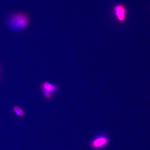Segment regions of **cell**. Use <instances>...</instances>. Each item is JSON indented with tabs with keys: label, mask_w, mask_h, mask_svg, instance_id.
<instances>
[{
	"label": "cell",
	"mask_w": 150,
	"mask_h": 150,
	"mask_svg": "<svg viewBox=\"0 0 150 150\" xmlns=\"http://www.w3.org/2000/svg\"><path fill=\"white\" fill-rule=\"evenodd\" d=\"M13 110L16 115L20 118H23L25 115V112L24 110L18 105L13 106Z\"/></svg>",
	"instance_id": "5b68a950"
},
{
	"label": "cell",
	"mask_w": 150,
	"mask_h": 150,
	"mask_svg": "<svg viewBox=\"0 0 150 150\" xmlns=\"http://www.w3.org/2000/svg\"><path fill=\"white\" fill-rule=\"evenodd\" d=\"M28 17L23 13L11 15L7 18L6 23L10 29L15 31L23 30L29 24Z\"/></svg>",
	"instance_id": "6da1fadb"
},
{
	"label": "cell",
	"mask_w": 150,
	"mask_h": 150,
	"mask_svg": "<svg viewBox=\"0 0 150 150\" xmlns=\"http://www.w3.org/2000/svg\"><path fill=\"white\" fill-rule=\"evenodd\" d=\"M114 12L118 21L123 23L126 21L127 9L123 5L121 4L116 5L114 8Z\"/></svg>",
	"instance_id": "277c9868"
},
{
	"label": "cell",
	"mask_w": 150,
	"mask_h": 150,
	"mask_svg": "<svg viewBox=\"0 0 150 150\" xmlns=\"http://www.w3.org/2000/svg\"><path fill=\"white\" fill-rule=\"evenodd\" d=\"M109 143V137L105 134H100L91 140L90 146L93 149L100 150L107 147Z\"/></svg>",
	"instance_id": "3957f363"
},
{
	"label": "cell",
	"mask_w": 150,
	"mask_h": 150,
	"mask_svg": "<svg viewBox=\"0 0 150 150\" xmlns=\"http://www.w3.org/2000/svg\"><path fill=\"white\" fill-rule=\"evenodd\" d=\"M40 88L44 98L47 100L52 99L54 95L58 93L60 90L57 84L48 81L43 82L40 84Z\"/></svg>",
	"instance_id": "7a4b0ae2"
}]
</instances>
